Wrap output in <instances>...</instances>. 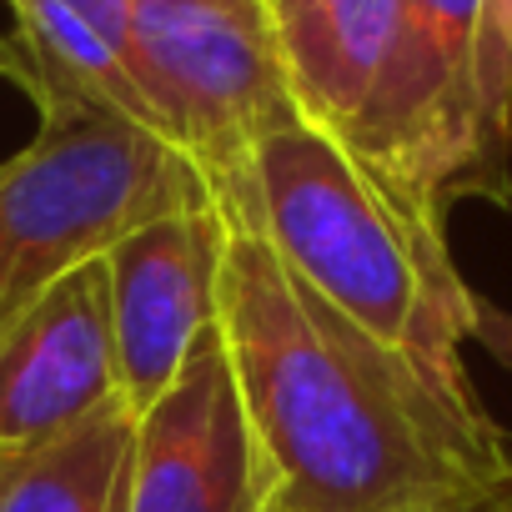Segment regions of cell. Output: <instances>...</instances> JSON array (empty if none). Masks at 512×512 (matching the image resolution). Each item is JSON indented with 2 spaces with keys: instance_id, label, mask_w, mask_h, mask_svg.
Wrapping results in <instances>:
<instances>
[{
  "instance_id": "6da1fadb",
  "label": "cell",
  "mask_w": 512,
  "mask_h": 512,
  "mask_svg": "<svg viewBox=\"0 0 512 512\" xmlns=\"http://www.w3.org/2000/svg\"><path fill=\"white\" fill-rule=\"evenodd\" d=\"M221 337L267 457V512H512V442L467 367L367 337L251 226L226 236Z\"/></svg>"
},
{
  "instance_id": "7a4b0ae2",
  "label": "cell",
  "mask_w": 512,
  "mask_h": 512,
  "mask_svg": "<svg viewBox=\"0 0 512 512\" xmlns=\"http://www.w3.org/2000/svg\"><path fill=\"white\" fill-rule=\"evenodd\" d=\"M231 226H251L307 292L387 347L462 367V342L487 337L492 317L452 267L447 226L407 216L297 111L256 136Z\"/></svg>"
},
{
  "instance_id": "3957f363",
  "label": "cell",
  "mask_w": 512,
  "mask_h": 512,
  "mask_svg": "<svg viewBox=\"0 0 512 512\" xmlns=\"http://www.w3.org/2000/svg\"><path fill=\"white\" fill-rule=\"evenodd\" d=\"M201 196V166L166 136L96 106H46L41 131L0 161V327L146 216Z\"/></svg>"
},
{
  "instance_id": "277c9868",
  "label": "cell",
  "mask_w": 512,
  "mask_h": 512,
  "mask_svg": "<svg viewBox=\"0 0 512 512\" xmlns=\"http://www.w3.org/2000/svg\"><path fill=\"white\" fill-rule=\"evenodd\" d=\"M126 56L161 136L201 166L226 221L241 216L256 136L292 116L262 0H131Z\"/></svg>"
},
{
  "instance_id": "5b68a950",
  "label": "cell",
  "mask_w": 512,
  "mask_h": 512,
  "mask_svg": "<svg viewBox=\"0 0 512 512\" xmlns=\"http://www.w3.org/2000/svg\"><path fill=\"white\" fill-rule=\"evenodd\" d=\"M231 221L216 196L131 226L101 262L111 292V337L121 402L146 412L186 367L196 337L221 317V262Z\"/></svg>"
},
{
  "instance_id": "8992f818",
  "label": "cell",
  "mask_w": 512,
  "mask_h": 512,
  "mask_svg": "<svg viewBox=\"0 0 512 512\" xmlns=\"http://www.w3.org/2000/svg\"><path fill=\"white\" fill-rule=\"evenodd\" d=\"M272 477L256 447L221 317L196 337L176 382L136 412L126 512H267Z\"/></svg>"
},
{
  "instance_id": "52a82bcc",
  "label": "cell",
  "mask_w": 512,
  "mask_h": 512,
  "mask_svg": "<svg viewBox=\"0 0 512 512\" xmlns=\"http://www.w3.org/2000/svg\"><path fill=\"white\" fill-rule=\"evenodd\" d=\"M121 402L106 262L66 272L11 327H0V452L46 447Z\"/></svg>"
},
{
  "instance_id": "ba28073f",
  "label": "cell",
  "mask_w": 512,
  "mask_h": 512,
  "mask_svg": "<svg viewBox=\"0 0 512 512\" xmlns=\"http://www.w3.org/2000/svg\"><path fill=\"white\" fill-rule=\"evenodd\" d=\"M287 101L367 161L407 51V0H262Z\"/></svg>"
},
{
  "instance_id": "9c48e42d",
  "label": "cell",
  "mask_w": 512,
  "mask_h": 512,
  "mask_svg": "<svg viewBox=\"0 0 512 512\" xmlns=\"http://www.w3.org/2000/svg\"><path fill=\"white\" fill-rule=\"evenodd\" d=\"M136 412L111 407L81 432L0 452V512H126Z\"/></svg>"
},
{
  "instance_id": "30bf717a",
  "label": "cell",
  "mask_w": 512,
  "mask_h": 512,
  "mask_svg": "<svg viewBox=\"0 0 512 512\" xmlns=\"http://www.w3.org/2000/svg\"><path fill=\"white\" fill-rule=\"evenodd\" d=\"M482 111L512 146V0H482Z\"/></svg>"
},
{
  "instance_id": "8fae6325",
  "label": "cell",
  "mask_w": 512,
  "mask_h": 512,
  "mask_svg": "<svg viewBox=\"0 0 512 512\" xmlns=\"http://www.w3.org/2000/svg\"><path fill=\"white\" fill-rule=\"evenodd\" d=\"M0 76H6V41H0Z\"/></svg>"
},
{
  "instance_id": "7c38bea8",
  "label": "cell",
  "mask_w": 512,
  "mask_h": 512,
  "mask_svg": "<svg viewBox=\"0 0 512 512\" xmlns=\"http://www.w3.org/2000/svg\"><path fill=\"white\" fill-rule=\"evenodd\" d=\"M507 357H512V337H507Z\"/></svg>"
}]
</instances>
